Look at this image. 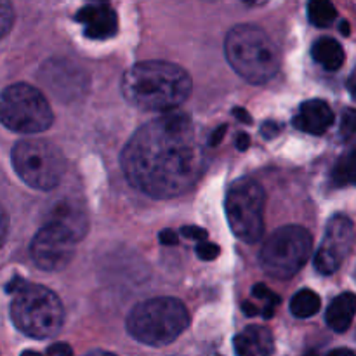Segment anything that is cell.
<instances>
[{
    "label": "cell",
    "mask_w": 356,
    "mask_h": 356,
    "mask_svg": "<svg viewBox=\"0 0 356 356\" xmlns=\"http://www.w3.org/2000/svg\"><path fill=\"white\" fill-rule=\"evenodd\" d=\"M205 153L190 115L170 111L143 125L122 152L129 183L153 198H174L197 186Z\"/></svg>",
    "instance_id": "1"
},
{
    "label": "cell",
    "mask_w": 356,
    "mask_h": 356,
    "mask_svg": "<svg viewBox=\"0 0 356 356\" xmlns=\"http://www.w3.org/2000/svg\"><path fill=\"white\" fill-rule=\"evenodd\" d=\"M188 72L169 61H141L124 73L122 94L139 110L176 111L191 94Z\"/></svg>",
    "instance_id": "2"
},
{
    "label": "cell",
    "mask_w": 356,
    "mask_h": 356,
    "mask_svg": "<svg viewBox=\"0 0 356 356\" xmlns=\"http://www.w3.org/2000/svg\"><path fill=\"white\" fill-rule=\"evenodd\" d=\"M226 59L250 83H264L277 75L280 54L270 35L254 24H236L226 35Z\"/></svg>",
    "instance_id": "3"
},
{
    "label": "cell",
    "mask_w": 356,
    "mask_h": 356,
    "mask_svg": "<svg viewBox=\"0 0 356 356\" xmlns=\"http://www.w3.org/2000/svg\"><path fill=\"white\" fill-rule=\"evenodd\" d=\"M190 325L188 309L179 299L155 298L139 302L127 318V330L146 346L162 348L174 343Z\"/></svg>",
    "instance_id": "4"
},
{
    "label": "cell",
    "mask_w": 356,
    "mask_h": 356,
    "mask_svg": "<svg viewBox=\"0 0 356 356\" xmlns=\"http://www.w3.org/2000/svg\"><path fill=\"white\" fill-rule=\"evenodd\" d=\"M10 318L17 330L33 339H49L61 330L65 309L47 287L24 284L10 302Z\"/></svg>",
    "instance_id": "5"
},
{
    "label": "cell",
    "mask_w": 356,
    "mask_h": 356,
    "mask_svg": "<svg viewBox=\"0 0 356 356\" xmlns=\"http://www.w3.org/2000/svg\"><path fill=\"white\" fill-rule=\"evenodd\" d=\"M13 167L17 176L35 190L56 188L66 170L65 155L44 139H21L13 148Z\"/></svg>",
    "instance_id": "6"
},
{
    "label": "cell",
    "mask_w": 356,
    "mask_h": 356,
    "mask_svg": "<svg viewBox=\"0 0 356 356\" xmlns=\"http://www.w3.org/2000/svg\"><path fill=\"white\" fill-rule=\"evenodd\" d=\"M0 118L9 131L38 134L51 127L54 115L40 90L28 83H13L2 92Z\"/></svg>",
    "instance_id": "7"
},
{
    "label": "cell",
    "mask_w": 356,
    "mask_h": 356,
    "mask_svg": "<svg viewBox=\"0 0 356 356\" xmlns=\"http://www.w3.org/2000/svg\"><path fill=\"white\" fill-rule=\"evenodd\" d=\"M312 233L302 226H284L264 242L259 263L264 273L278 280L298 275L312 254Z\"/></svg>",
    "instance_id": "8"
},
{
    "label": "cell",
    "mask_w": 356,
    "mask_h": 356,
    "mask_svg": "<svg viewBox=\"0 0 356 356\" xmlns=\"http://www.w3.org/2000/svg\"><path fill=\"white\" fill-rule=\"evenodd\" d=\"M264 190L252 179L235 181L225 200L229 228L242 242L254 243L264 233Z\"/></svg>",
    "instance_id": "9"
},
{
    "label": "cell",
    "mask_w": 356,
    "mask_h": 356,
    "mask_svg": "<svg viewBox=\"0 0 356 356\" xmlns=\"http://www.w3.org/2000/svg\"><path fill=\"white\" fill-rule=\"evenodd\" d=\"M79 240L56 222H45L30 243L31 259L44 271H61L75 257Z\"/></svg>",
    "instance_id": "10"
},
{
    "label": "cell",
    "mask_w": 356,
    "mask_h": 356,
    "mask_svg": "<svg viewBox=\"0 0 356 356\" xmlns=\"http://www.w3.org/2000/svg\"><path fill=\"white\" fill-rule=\"evenodd\" d=\"M355 242V226L346 216H334L329 221L320 249L315 254V268L322 275H332L341 268Z\"/></svg>",
    "instance_id": "11"
},
{
    "label": "cell",
    "mask_w": 356,
    "mask_h": 356,
    "mask_svg": "<svg viewBox=\"0 0 356 356\" xmlns=\"http://www.w3.org/2000/svg\"><path fill=\"white\" fill-rule=\"evenodd\" d=\"M42 75H44L45 86L52 92L68 97V99L82 94L83 86H86V73H82V70L75 68L68 61L52 59L42 68L40 76Z\"/></svg>",
    "instance_id": "12"
},
{
    "label": "cell",
    "mask_w": 356,
    "mask_h": 356,
    "mask_svg": "<svg viewBox=\"0 0 356 356\" xmlns=\"http://www.w3.org/2000/svg\"><path fill=\"white\" fill-rule=\"evenodd\" d=\"M75 19L83 26V35L92 40H106L117 35V13L108 3H90L82 7Z\"/></svg>",
    "instance_id": "13"
},
{
    "label": "cell",
    "mask_w": 356,
    "mask_h": 356,
    "mask_svg": "<svg viewBox=\"0 0 356 356\" xmlns=\"http://www.w3.org/2000/svg\"><path fill=\"white\" fill-rule=\"evenodd\" d=\"M334 124V111L329 104L322 99L305 101L299 108V113L296 115L294 125L296 129L302 132H308L313 136L325 134Z\"/></svg>",
    "instance_id": "14"
},
{
    "label": "cell",
    "mask_w": 356,
    "mask_h": 356,
    "mask_svg": "<svg viewBox=\"0 0 356 356\" xmlns=\"http://www.w3.org/2000/svg\"><path fill=\"white\" fill-rule=\"evenodd\" d=\"M236 356H271L275 351V341L270 329L261 325L245 327L236 334L235 341Z\"/></svg>",
    "instance_id": "15"
},
{
    "label": "cell",
    "mask_w": 356,
    "mask_h": 356,
    "mask_svg": "<svg viewBox=\"0 0 356 356\" xmlns=\"http://www.w3.org/2000/svg\"><path fill=\"white\" fill-rule=\"evenodd\" d=\"M47 222H56L66 232L72 233L76 240H82L87 233V216L82 205L73 200H61L49 212Z\"/></svg>",
    "instance_id": "16"
},
{
    "label": "cell",
    "mask_w": 356,
    "mask_h": 356,
    "mask_svg": "<svg viewBox=\"0 0 356 356\" xmlns=\"http://www.w3.org/2000/svg\"><path fill=\"white\" fill-rule=\"evenodd\" d=\"M356 315V294L353 292H343L337 296L330 306L327 308L325 320L327 325L336 332H346L353 323Z\"/></svg>",
    "instance_id": "17"
},
{
    "label": "cell",
    "mask_w": 356,
    "mask_h": 356,
    "mask_svg": "<svg viewBox=\"0 0 356 356\" xmlns=\"http://www.w3.org/2000/svg\"><path fill=\"white\" fill-rule=\"evenodd\" d=\"M312 56L327 72H337L344 65L343 45L330 37H323L316 40L312 47Z\"/></svg>",
    "instance_id": "18"
},
{
    "label": "cell",
    "mask_w": 356,
    "mask_h": 356,
    "mask_svg": "<svg viewBox=\"0 0 356 356\" xmlns=\"http://www.w3.org/2000/svg\"><path fill=\"white\" fill-rule=\"evenodd\" d=\"M322 299L312 289H302L292 298L291 301V313L298 318H312L320 312Z\"/></svg>",
    "instance_id": "19"
},
{
    "label": "cell",
    "mask_w": 356,
    "mask_h": 356,
    "mask_svg": "<svg viewBox=\"0 0 356 356\" xmlns=\"http://www.w3.org/2000/svg\"><path fill=\"white\" fill-rule=\"evenodd\" d=\"M308 16L309 21L315 26L325 28L334 23V19L337 17V10L330 2H325V0H313V2L308 3Z\"/></svg>",
    "instance_id": "20"
},
{
    "label": "cell",
    "mask_w": 356,
    "mask_h": 356,
    "mask_svg": "<svg viewBox=\"0 0 356 356\" xmlns=\"http://www.w3.org/2000/svg\"><path fill=\"white\" fill-rule=\"evenodd\" d=\"M332 177L336 184H353L356 186V152L348 153L337 160Z\"/></svg>",
    "instance_id": "21"
},
{
    "label": "cell",
    "mask_w": 356,
    "mask_h": 356,
    "mask_svg": "<svg viewBox=\"0 0 356 356\" xmlns=\"http://www.w3.org/2000/svg\"><path fill=\"white\" fill-rule=\"evenodd\" d=\"M252 294L256 296L257 299H261V301H264V308H263V313H261V315H263L264 318H271L275 313V308H277L282 301L280 296H277L275 292H271L264 284L254 285Z\"/></svg>",
    "instance_id": "22"
},
{
    "label": "cell",
    "mask_w": 356,
    "mask_h": 356,
    "mask_svg": "<svg viewBox=\"0 0 356 356\" xmlns=\"http://www.w3.org/2000/svg\"><path fill=\"white\" fill-rule=\"evenodd\" d=\"M356 132V110H346L343 113V120H341V136L344 139H350Z\"/></svg>",
    "instance_id": "23"
},
{
    "label": "cell",
    "mask_w": 356,
    "mask_h": 356,
    "mask_svg": "<svg viewBox=\"0 0 356 356\" xmlns=\"http://www.w3.org/2000/svg\"><path fill=\"white\" fill-rule=\"evenodd\" d=\"M219 254H221L219 245L211 243L209 240L207 242H202L197 245V256L200 257L202 261H214V259H218Z\"/></svg>",
    "instance_id": "24"
},
{
    "label": "cell",
    "mask_w": 356,
    "mask_h": 356,
    "mask_svg": "<svg viewBox=\"0 0 356 356\" xmlns=\"http://www.w3.org/2000/svg\"><path fill=\"white\" fill-rule=\"evenodd\" d=\"M13 21H14L13 7H10L9 2H2V6H0V28H2V37H6L7 35Z\"/></svg>",
    "instance_id": "25"
},
{
    "label": "cell",
    "mask_w": 356,
    "mask_h": 356,
    "mask_svg": "<svg viewBox=\"0 0 356 356\" xmlns=\"http://www.w3.org/2000/svg\"><path fill=\"white\" fill-rule=\"evenodd\" d=\"M181 235L184 236V238H190V240H198V242H207V232L202 228H198V226H183L181 228Z\"/></svg>",
    "instance_id": "26"
},
{
    "label": "cell",
    "mask_w": 356,
    "mask_h": 356,
    "mask_svg": "<svg viewBox=\"0 0 356 356\" xmlns=\"http://www.w3.org/2000/svg\"><path fill=\"white\" fill-rule=\"evenodd\" d=\"M280 131H282V124H278V122H264L263 127H261V134H263L266 139H273Z\"/></svg>",
    "instance_id": "27"
},
{
    "label": "cell",
    "mask_w": 356,
    "mask_h": 356,
    "mask_svg": "<svg viewBox=\"0 0 356 356\" xmlns=\"http://www.w3.org/2000/svg\"><path fill=\"white\" fill-rule=\"evenodd\" d=\"M47 353L51 355V356H73L72 348H70L68 344H65V343L54 344V346L49 348Z\"/></svg>",
    "instance_id": "28"
},
{
    "label": "cell",
    "mask_w": 356,
    "mask_h": 356,
    "mask_svg": "<svg viewBox=\"0 0 356 356\" xmlns=\"http://www.w3.org/2000/svg\"><path fill=\"white\" fill-rule=\"evenodd\" d=\"M160 242H162L163 245H177V243H179V236H177V233H174L172 229H163V232L160 233Z\"/></svg>",
    "instance_id": "29"
},
{
    "label": "cell",
    "mask_w": 356,
    "mask_h": 356,
    "mask_svg": "<svg viewBox=\"0 0 356 356\" xmlns=\"http://www.w3.org/2000/svg\"><path fill=\"white\" fill-rule=\"evenodd\" d=\"M226 131H228V125H219L218 129H216L214 132H212V136H211V141H209V145L211 146H218L219 143L222 141V138H225V134H226Z\"/></svg>",
    "instance_id": "30"
},
{
    "label": "cell",
    "mask_w": 356,
    "mask_h": 356,
    "mask_svg": "<svg viewBox=\"0 0 356 356\" xmlns=\"http://www.w3.org/2000/svg\"><path fill=\"white\" fill-rule=\"evenodd\" d=\"M236 149H240V152H245V149H249L250 146V138L245 134V132H240L238 136H236Z\"/></svg>",
    "instance_id": "31"
},
{
    "label": "cell",
    "mask_w": 356,
    "mask_h": 356,
    "mask_svg": "<svg viewBox=\"0 0 356 356\" xmlns=\"http://www.w3.org/2000/svg\"><path fill=\"white\" fill-rule=\"evenodd\" d=\"M233 115H235L240 122H243V124H252V117H250L243 108H235V110H233Z\"/></svg>",
    "instance_id": "32"
},
{
    "label": "cell",
    "mask_w": 356,
    "mask_h": 356,
    "mask_svg": "<svg viewBox=\"0 0 356 356\" xmlns=\"http://www.w3.org/2000/svg\"><path fill=\"white\" fill-rule=\"evenodd\" d=\"M242 309H243V313H245L247 316H256V315H259V313H261L259 309H257L254 305H250V302H243Z\"/></svg>",
    "instance_id": "33"
},
{
    "label": "cell",
    "mask_w": 356,
    "mask_h": 356,
    "mask_svg": "<svg viewBox=\"0 0 356 356\" xmlns=\"http://www.w3.org/2000/svg\"><path fill=\"white\" fill-rule=\"evenodd\" d=\"M327 356H356V353H355V351L348 350V348H339V350L330 351V353Z\"/></svg>",
    "instance_id": "34"
},
{
    "label": "cell",
    "mask_w": 356,
    "mask_h": 356,
    "mask_svg": "<svg viewBox=\"0 0 356 356\" xmlns=\"http://www.w3.org/2000/svg\"><path fill=\"white\" fill-rule=\"evenodd\" d=\"M86 356H117V355L108 353V351H103V350H96V351H90V353H87Z\"/></svg>",
    "instance_id": "35"
},
{
    "label": "cell",
    "mask_w": 356,
    "mask_h": 356,
    "mask_svg": "<svg viewBox=\"0 0 356 356\" xmlns=\"http://www.w3.org/2000/svg\"><path fill=\"white\" fill-rule=\"evenodd\" d=\"M21 356H44V355L37 353V351H23V353H21Z\"/></svg>",
    "instance_id": "36"
},
{
    "label": "cell",
    "mask_w": 356,
    "mask_h": 356,
    "mask_svg": "<svg viewBox=\"0 0 356 356\" xmlns=\"http://www.w3.org/2000/svg\"><path fill=\"white\" fill-rule=\"evenodd\" d=\"M343 33L350 35V24L348 23H343Z\"/></svg>",
    "instance_id": "37"
},
{
    "label": "cell",
    "mask_w": 356,
    "mask_h": 356,
    "mask_svg": "<svg viewBox=\"0 0 356 356\" xmlns=\"http://www.w3.org/2000/svg\"><path fill=\"white\" fill-rule=\"evenodd\" d=\"M351 94H353V97L356 99V83H355L353 87H351Z\"/></svg>",
    "instance_id": "38"
}]
</instances>
